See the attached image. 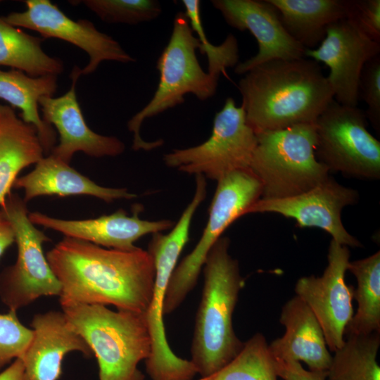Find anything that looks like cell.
<instances>
[{"label": "cell", "instance_id": "cell-1", "mask_svg": "<svg viewBox=\"0 0 380 380\" xmlns=\"http://www.w3.org/2000/svg\"><path fill=\"white\" fill-rule=\"evenodd\" d=\"M46 257L61 285L60 303L147 311L155 278L153 260L148 251L107 248L65 236Z\"/></svg>", "mask_w": 380, "mask_h": 380}, {"label": "cell", "instance_id": "cell-2", "mask_svg": "<svg viewBox=\"0 0 380 380\" xmlns=\"http://www.w3.org/2000/svg\"><path fill=\"white\" fill-rule=\"evenodd\" d=\"M238 88L247 124L255 134L315 124L334 98L319 63L274 59L248 71Z\"/></svg>", "mask_w": 380, "mask_h": 380}, {"label": "cell", "instance_id": "cell-3", "mask_svg": "<svg viewBox=\"0 0 380 380\" xmlns=\"http://www.w3.org/2000/svg\"><path fill=\"white\" fill-rule=\"evenodd\" d=\"M229 239L221 236L203 267L204 285L191 347V361L201 378L227 365L244 343L236 335L232 317L245 281L238 261L229 253Z\"/></svg>", "mask_w": 380, "mask_h": 380}, {"label": "cell", "instance_id": "cell-4", "mask_svg": "<svg viewBox=\"0 0 380 380\" xmlns=\"http://www.w3.org/2000/svg\"><path fill=\"white\" fill-rule=\"evenodd\" d=\"M62 312L95 355L99 380H144L138 369L151 351L146 313L61 302Z\"/></svg>", "mask_w": 380, "mask_h": 380}, {"label": "cell", "instance_id": "cell-5", "mask_svg": "<svg viewBox=\"0 0 380 380\" xmlns=\"http://www.w3.org/2000/svg\"><path fill=\"white\" fill-rule=\"evenodd\" d=\"M250 170L262 184L260 198L303 194L324 182L329 169L316 158L315 124H300L256 134Z\"/></svg>", "mask_w": 380, "mask_h": 380}, {"label": "cell", "instance_id": "cell-6", "mask_svg": "<svg viewBox=\"0 0 380 380\" xmlns=\"http://www.w3.org/2000/svg\"><path fill=\"white\" fill-rule=\"evenodd\" d=\"M200 46L186 14L177 13L169 42L156 63L160 74L156 91L150 101L127 122L128 129L133 133V150L150 151L163 145L161 139L146 141L142 139L140 128L144 120L182 104L188 94L201 101L215 94L219 79L201 68L196 56Z\"/></svg>", "mask_w": 380, "mask_h": 380}, {"label": "cell", "instance_id": "cell-7", "mask_svg": "<svg viewBox=\"0 0 380 380\" xmlns=\"http://www.w3.org/2000/svg\"><path fill=\"white\" fill-rule=\"evenodd\" d=\"M201 237L191 252L177 265L170 280L164 315L174 312L195 287L206 257L226 229L246 215L262 196V184L250 170L230 172L217 182Z\"/></svg>", "mask_w": 380, "mask_h": 380}, {"label": "cell", "instance_id": "cell-8", "mask_svg": "<svg viewBox=\"0 0 380 380\" xmlns=\"http://www.w3.org/2000/svg\"><path fill=\"white\" fill-rule=\"evenodd\" d=\"M194 215L183 211L171 231L152 234L148 252L153 258L155 278L146 317L151 338V351L145 360L146 372L152 380H193L197 371L191 360L181 358L171 350L163 322L167 289L179 257L189 241Z\"/></svg>", "mask_w": 380, "mask_h": 380}, {"label": "cell", "instance_id": "cell-9", "mask_svg": "<svg viewBox=\"0 0 380 380\" xmlns=\"http://www.w3.org/2000/svg\"><path fill=\"white\" fill-rule=\"evenodd\" d=\"M26 204L11 193L0 206L13 228L18 248L15 264L0 274V298L9 310L17 311L41 296L61 293V285L43 251V243L51 239L30 220Z\"/></svg>", "mask_w": 380, "mask_h": 380}, {"label": "cell", "instance_id": "cell-10", "mask_svg": "<svg viewBox=\"0 0 380 380\" xmlns=\"http://www.w3.org/2000/svg\"><path fill=\"white\" fill-rule=\"evenodd\" d=\"M257 136L247 124L246 113L228 97L214 118L211 134L195 146L173 149L163 156L165 164L190 175L218 181L226 175L250 170Z\"/></svg>", "mask_w": 380, "mask_h": 380}, {"label": "cell", "instance_id": "cell-11", "mask_svg": "<svg viewBox=\"0 0 380 380\" xmlns=\"http://www.w3.org/2000/svg\"><path fill=\"white\" fill-rule=\"evenodd\" d=\"M365 113L333 99L315 122L317 159L330 171L365 179L380 178V142L367 130Z\"/></svg>", "mask_w": 380, "mask_h": 380}, {"label": "cell", "instance_id": "cell-12", "mask_svg": "<svg viewBox=\"0 0 380 380\" xmlns=\"http://www.w3.org/2000/svg\"><path fill=\"white\" fill-rule=\"evenodd\" d=\"M348 247L331 240L328 264L321 277L310 275L298 279L296 295L310 308L319 322L328 349L335 352L345 341V331L354 315V287L346 282L350 262Z\"/></svg>", "mask_w": 380, "mask_h": 380}, {"label": "cell", "instance_id": "cell-13", "mask_svg": "<svg viewBox=\"0 0 380 380\" xmlns=\"http://www.w3.org/2000/svg\"><path fill=\"white\" fill-rule=\"evenodd\" d=\"M25 3L26 11L9 13L4 20L14 27L34 30L45 38L60 39L84 50L89 61L80 70V75L92 73L104 61H134L117 41L99 31L91 22L68 18L49 0H27Z\"/></svg>", "mask_w": 380, "mask_h": 380}, {"label": "cell", "instance_id": "cell-14", "mask_svg": "<svg viewBox=\"0 0 380 380\" xmlns=\"http://www.w3.org/2000/svg\"><path fill=\"white\" fill-rule=\"evenodd\" d=\"M359 201L358 192L344 186L329 176L314 188L297 196L260 198L246 211L273 213L294 219L300 227H317L329 233L334 241L347 247H362L360 241L349 234L341 221L343 208Z\"/></svg>", "mask_w": 380, "mask_h": 380}, {"label": "cell", "instance_id": "cell-15", "mask_svg": "<svg viewBox=\"0 0 380 380\" xmlns=\"http://www.w3.org/2000/svg\"><path fill=\"white\" fill-rule=\"evenodd\" d=\"M379 54L380 43L370 39L348 18L330 25L320 45L305 51V57L329 68L327 80L334 99L350 107L357 106L358 84L364 65Z\"/></svg>", "mask_w": 380, "mask_h": 380}, {"label": "cell", "instance_id": "cell-16", "mask_svg": "<svg viewBox=\"0 0 380 380\" xmlns=\"http://www.w3.org/2000/svg\"><path fill=\"white\" fill-rule=\"evenodd\" d=\"M227 24L240 31L248 30L256 39L258 51L238 63L236 74H246L254 67L274 60L305 57V49L284 27L279 11L268 0H213Z\"/></svg>", "mask_w": 380, "mask_h": 380}, {"label": "cell", "instance_id": "cell-17", "mask_svg": "<svg viewBox=\"0 0 380 380\" xmlns=\"http://www.w3.org/2000/svg\"><path fill=\"white\" fill-rule=\"evenodd\" d=\"M80 70L77 66L72 70L71 87L65 94L56 98L44 96L39 101L42 119L53 125L59 134V143L50 154L67 164L76 152L95 158L113 157L125 148L118 138L97 134L86 123L75 91Z\"/></svg>", "mask_w": 380, "mask_h": 380}, {"label": "cell", "instance_id": "cell-18", "mask_svg": "<svg viewBox=\"0 0 380 380\" xmlns=\"http://www.w3.org/2000/svg\"><path fill=\"white\" fill-rule=\"evenodd\" d=\"M141 209L139 205L134 206L131 216L119 209L108 215L80 220L58 219L39 212H29L28 217L34 225L57 231L66 237L107 248L129 251L137 247L134 243L141 237L162 232L174 225L170 220H142L139 217Z\"/></svg>", "mask_w": 380, "mask_h": 380}, {"label": "cell", "instance_id": "cell-19", "mask_svg": "<svg viewBox=\"0 0 380 380\" xmlns=\"http://www.w3.org/2000/svg\"><path fill=\"white\" fill-rule=\"evenodd\" d=\"M30 326L33 338L21 358L24 380H58L63 360L68 353L79 351L86 357L93 355L63 312L50 310L36 314Z\"/></svg>", "mask_w": 380, "mask_h": 380}, {"label": "cell", "instance_id": "cell-20", "mask_svg": "<svg viewBox=\"0 0 380 380\" xmlns=\"http://www.w3.org/2000/svg\"><path fill=\"white\" fill-rule=\"evenodd\" d=\"M284 334L268 344L277 360L305 362L310 370H328L332 355L322 329L307 304L296 295L282 307Z\"/></svg>", "mask_w": 380, "mask_h": 380}, {"label": "cell", "instance_id": "cell-21", "mask_svg": "<svg viewBox=\"0 0 380 380\" xmlns=\"http://www.w3.org/2000/svg\"><path fill=\"white\" fill-rule=\"evenodd\" d=\"M13 188L24 191L26 203L35 197L52 195L91 196L107 203L137 196L125 188L100 186L52 154L42 158L30 172L18 177Z\"/></svg>", "mask_w": 380, "mask_h": 380}, {"label": "cell", "instance_id": "cell-22", "mask_svg": "<svg viewBox=\"0 0 380 380\" xmlns=\"http://www.w3.org/2000/svg\"><path fill=\"white\" fill-rule=\"evenodd\" d=\"M44 154L35 127L18 118L11 107L0 105V206L11 194L18 173Z\"/></svg>", "mask_w": 380, "mask_h": 380}, {"label": "cell", "instance_id": "cell-23", "mask_svg": "<svg viewBox=\"0 0 380 380\" xmlns=\"http://www.w3.org/2000/svg\"><path fill=\"white\" fill-rule=\"evenodd\" d=\"M289 34L305 49L321 43L327 27L348 18L350 0H268Z\"/></svg>", "mask_w": 380, "mask_h": 380}, {"label": "cell", "instance_id": "cell-24", "mask_svg": "<svg viewBox=\"0 0 380 380\" xmlns=\"http://www.w3.org/2000/svg\"><path fill=\"white\" fill-rule=\"evenodd\" d=\"M57 88V76L31 77L23 71L0 70V99L21 110L23 120L33 125L44 153H51L56 146V133L39 113V101L44 96H52Z\"/></svg>", "mask_w": 380, "mask_h": 380}, {"label": "cell", "instance_id": "cell-25", "mask_svg": "<svg viewBox=\"0 0 380 380\" xmlns=\"http://www.w3.org/2000/svg\"><path fill=\"white\" fill-rule=\"evenodd\" d=\"M347 270L357 280L353 298L357 308L346 329L345 336L380 333L379 251L365 258L350 261Z\"/></svg>", "mask_w": 380, "mask_h": 380}, {"label": "cell", "instance_id": "cell-26", "mask_svg": "<svg viewBox=\"0 0 380 380\" xmlns=\"http://www.w3.org/2000/svg\"><path fill=\"white\" fill-rule=\"evenodd\" d=\"M42 41L0 18V65L12 67L31 77L57 76L63 71V63L42 50Z\"/></svg>", "mask_w": 380, "mask_h": 380}, {"label": "cell", "instance_id": "cell-27", "mask_svg": "<svg viewBox=\"0 0 380 380\" xmlns=\"http://www.w3.org/2000/svg\"><path fill=\"white\" fill-rule=\"evenodd\" d=\"M380 333L346 335L343 346L332 355L328 380H380L377 354Z\"/></svg>", "mask_w": 380, "mask_h": 380}, {"label": "cell", "instance_id": "cell-28", "mask_svg": "<svg viewBox=\"0 0 380 380\" xmlns=\"http://www.w3.org/2000/svg\"><path fill=\"white\" fill-rule=\"evenodd\" d=\"M277 361L266 338L256 333L237 355L215 374L198 380H277Z\"/></svg>", "mask_w": 380, "mask_h": 380}, {"label": "cell", "instance_id": "cell-29", "mask_svg": "<svg viewBox=\"0 0 380 380\" xmlns=\"http://www.w3.org/2000/svg\"><path fill=\"white\" fill-rule=\"evenodd\" d=\"M191 29L197 34L201 44L199 51L208 58V72L219 79L226 74V69L238 64L239 47L236 37L229 34L220 45L211 44L207 39L201 16V2L198 0H182Z\"/></svg>", "mask_w": 380, "mask_h": 380}, {"label": "cell", "instance_id": "cell-30", "mask_svg": "<svg viewBox=\"0 0 380 380\" xmlns=\"http://www.w3.org/2000/svg\"><path fill=\"white\" fill-rule=\"evenodd\" d=\"M86 6L103 21L108 23L136 25L151 21L161 13L156 0H84Z\"/></svg>", "mask_w": 380, "mask_h": 380}, {"label": "cell", "instance_id": "cell-31", "mask_svg": "<svg viewBox=\"0 0 380 380\" xmlns=\"http://www.w3.org/2000/svg\"><path fill=\"white\" fill-rule=\"evenodd\" d=\"M33 334V329L19 320L16 311L0 313V372L12 360L23 357Z\"/></svg>", "mask_w": 380, "mask_h": 380}, {"label": "cell", "instance_id": "cell-32", "mask_svg": "<svg viewBox=\"0 0 380 380\" xmlns=\"http://www.w3.org/2000/svg\"><path fill=\"white\" fill-rule=\"evenodd\" d=\"M358 99L367 105L365 111L373 127L380 132V54L364 65L358 84Z\"/></svg>", "mask_w": 380, "mask_h": 380}, {"label": "cell", "instance_id": "cell-33", "mask_svg": "<svg viewBox=\"0 0 380 380\" xmlns=\"http://www.w3.org/2000/svg\"><path fill=\"white\" fill-rule=\"evenodd\" d=\"M348 18L370 39L380 43V0H350Z\"/></svg>", "mask_w": 380, "mask_h": 380}, {"label": "cell", "instance_id": "cell-34", "mask_svg": "<svg viewBox=\"0 0 380 380\" xmlns=\"http://www.w3.org/2000/svg\"><path fill=\"white\" fill-rule=\"evenodd\" d=\"M277 361L278 377L284 380H327V370H307L300 362Z\"/></svg>", "mask_w": 380, "mask_h": 380}, {"label": "cell", "instance_id": "cell-35", "mask_svg": "<svg viewBox=\"0 0 380 380\" xmlns=\"http://www.w3.org/2000/svg\"><path fill=\"white\" fill-rule=\"evenodd\" d=\"M13 242L15 235L13 228L0 210V258Z\"/></svg>", "mask_w": 380, "mask_h": 380}, {"label": "cell", "instance_id": "cell-36", "mask_svg": "<svg viewBox=\"0 0 380 380\" xmlns=\"http://www.w3.org/2000/svg\"><path fill=\"white\" fill-rule=\"evenodd\" d=\"M0 380H24L23 360L20 358H17L11 365L0 372Z\"/></svg>", "mask_w": 380, "mask_h": 380}]
</instances>
